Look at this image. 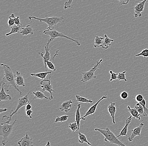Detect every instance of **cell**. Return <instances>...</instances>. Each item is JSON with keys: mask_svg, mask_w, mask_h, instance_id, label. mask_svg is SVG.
<instances>
[{"mask_svg": "<svg viewBox=\"0 0 148 146\" xmlns=\"http://www.w3.org/2000/svg\"><path fill=\"white\" fill-rule=\"evenodd\" d=\"M1 66L4 70V76L3 80L0 82V85L4 84V89L6 92H9V87H13L16 91L20 93L21 95L23 94L22 92L19 90L16 83V77L12 70L9 66L5 64H1Z\"/></svg>", "mask_w": 148, "mask_h": 146, "instance_id": "obj_1", "label": "cell"}, {"mask_svg": "<svg viewBox=\"0 0 148 146\" xmlns=\"http://www.w3.org/2000/svg\"><path fill=\"white\" fill-rule=\"evenodd\" d=\"M17 120V119H15L13 123L11 124L8 120L0 124V136L3 137L2 143L3 146H5L9 142V136L13 131L15 124Z\"/></svg>", "mask_w": 148, "mask_h": 146, "instance_id": "obj_2", "label": "cell"}, {"mask_svg": "<svg viewBox=\"0 0 148 146\" xmlns=\"http://www.w3.org/2000/svg\"><path fill=\"white\" fill-rule=\"evenodd\" d=\"M28 18L29 19L31 22H32V19H34L38 20L40 22H44V23H46L49 26L47 29L54 28L56 26V25L58 23H61V22H64V18L63 17H57L53 16L52 17H49L47 15H46V17L45 18H38V17L32 16H29Z\"/></svg>", "mask_w": 148, "mask_h": 146, "instance_id": "obj_3", "label": "cell"}, {"mask_svg": "<svg viewBox=\"0 0 148 146\" xmlns=\"http://www.w3.org/2000/svg\"><path fill=\"white\" fill-rule=\"evenodd\" d=\"M95 131L99 132L104 136L105 137L104 141L105 142H109L111 144H115L118 146H127L123 143L120 141L118 139V138L115 136L114 134L111 131L109 128H106L104 130L96 128Z\"/></svg>", "mask_w": 148, "mask_h": 146, "instance_id": "obj_4", "label": "cell"}, {"mask_svg": "<svg viewBox=\"0 0 148 146\" xmlns=\"http://www.w3.org/2000/svg\"><path fill=\"white\" fill-rule=\"evenodd\" d=\"M43 33L46 34V35L50 36V39L51 41L54 40L56 38L61 37V38H64L73 41L77 44V46H79L81 45V43L78 40L74 39L73 38L68 37L66 35H64L62 33L58 32L54 28L46 30L43 31Z\"/></svg>", "mask_w": 148, "mask_h": 146, "instance_id": "obj_5", "label": "cell"}, {"mask_svg": "<svg viewBox=\"0 0 148 146\" xmlns=\"http://www.w3.org/2000/svg\"><path fill=\"white\" fill-rule=\"evenodd\" d=\"M102 61L103 59H101L99 61L97 62V64L90 70L87 72H82L83 77L81 80V82H86L92 80L93 79H96L97 78V76L95 75V72L97 69L100 68V64Z\"/></svg>", "mask_w": 148, "mask_h": 146, "instance_id": "obj_6", "label": "cell"}, {"mask_svg": "<svg viewBox=\"0 0 148 146\" xmlns=\"http://www.w3.org/2000/svg\"><path fill=\"white\" fill-rule=\"evenodd\" d=\"M30 93V92H29L25 95L20 98L18 99V104H17L16 109L14 111H13V110H12L11 112H10L9 117H7L8 120L10 122H11L12 121V117L13 115H14V114H17L18 110L21 108L23 107L24 106H26L27 104L29 103V95Z\"/></svg>", "mask_w": 148, "mask_h": 146, "instance_id": "obj_7", "label": "cell"}, {"mask_svg": "<svg viewBox=\"0 0 148 146\" xmlns=\"http://www.w3.org/2000/svg\"><path fill=\"white\" fill-rule=\"evenodd\" d=\"M51 74H50V77L49 80H42L40 82V85L41 87L42 88V92L47 91L49 92L50 93L51 96L49 98V100H52L53 99V93L55 92L54 90L53 89L52 85L51 84L50 79L51 78Z\"/></svg>", "mask_w": 148, "mask_h": 146, "instance_id": "obj_8", "label": "cell"}, {"mask_svg": "<svg viewBox=\"0 0 148 146\" xmlns=\"http://www.w3.org/2000/svg\"><path fill=\"white\" fill-rule=\"evenodd\" d=\"M147 1L143 0L136 5L134 7V16L136 18L142 16V12L144 10L146 2Z\"/></svg>", "mask_w": 148, "mask_h": 146, "instance_id": "obj_9", "label": "cell"}, {"mask_svg": "<svg viewBox=\"0 0 148 146\" xmlns=\"http://www.w3.org/2000/svg\"><path fill=\"white\" fill-rule=\"evenodd\" d=\"M51 41L50 39L48 40V43L46 44L45 45V50H46V53L44 55H43V53H39L38 54L41 56L43 58V63L45 65V68L46 70L47 69V65H46V61H50V44L51 43Z\"/></svg>", "mask_w": 148, "mask_h": 146, "instance_id": "obj_10", "label": "cell"}, {"mask_svg": "<svg viewBox=\"0 0 148 146\" xmlns=\"http://www.w3.org/2000/svg\"><path fill=\"white\" fill-rule=\"evenodd\" d=\"M107 97H108L106 96V95L102 97L101 98L98 100L96 104H94V105H92V107H91L88 110V111H87L86 113V114L84 115V116H83V117H81V120H86V119L87 117L88 116H89V115H92V114H94V113L96 112L97 106L99 105V103L101 100H103L104 99L107 98Z\"/></svg>", "mask_w": 148, "mask_h": 146, "instance_id": "obj_11", "label": "cell"}, {"mask_svg": "<svg viewBox=\"0 0 148 146\" xmlns=\"http://www.w3.org/2000/svg\"><path fill=\"white\" fill-rule=\"evenodd\" d=\"M18 144L19 146H33L34 142L27 133L25 136L18 142Z\"/></svg>", "mask_w": 148, "mask_h": 146, "instance_id": "obj_12", "label": "cell"}, {"mask_svg": "<svg viewBox=\"0 0 148 146\" xmlns=\"http://www.w3.org/2000/svg\"><path fill=\"white\" fill-rule=\"evenodd\" d=\"M144 126V124L141 123L140 124L139 126L135 128L133 130H132V134L131 136L128 137V140L130 142H132L136 136H140V133L142 131V128Z\"/></svg>", "mask_w": 148, "mask_h": 146, "instance_id": "obj_13", "label": "cell"}, {"mask_svg": "<svg viewBox=\"0 0 148 146\" xmlns=\"http://www.w3.org/2000/svg\"><path fill=\"white\" fill-rule=\"evenodd\" d=\"M73 102L72 100H68L64 102L61 105L60 109L61 111H64L67 113L70 111V108L72 107Z\"/></svg>", "mask_w": 148, "mask_h": 146, "instance_id": "obj_14", "label": "cell"}, {"mask_svg": "<svg viewBox=\"0 0 148 146\" xmlns=\"http://www.w3.org/2000/svg\"><path fill=\"white\" fill-rule=\"evenodd\" d=\"M116 104L114 102H110V104L108 107V111L110 114L111 117L112 119L113 123L114 124L116 123L115 121V114L116 112V107H115Z\"/></svg>", "mask_w": 148, "mask_h": 146, "instance_id": "obj_15", "label": "cell"}, {"mask_svg": "<svg viewBox=\"0 0 148 146\" xmlns=\"http://www.w3.org/2000/svg\"><path fill=\"white\" fill-rule=\"evenodd\" d=\"M16 76L15 79L16 85L18 86V87L19 86L25 87V80H24L23 74L19 71H16Z\"/></svg>", "mask_w": 148, "mask_h": 146, "instance_id": "obj_16", "label": "cell"}, {"mask_svg": "<svg viewBox=\"0 0 148 146\" xmlns=\"http://www.w3.org/2000/svg\"><path fill=\"white\" fill-rule=\"evenodd\" d=\"M132 117H133L132 116H130L126 120L125 125L124 128L122 129V131H121L119 135L116 136L117 138L120 137L121 136H127L128 126H129V124L131 122V121H132Z\"/></svg>", "mask_w": 148, "mask_h": 146, "instance_id": "obj_17", "label": "cell"}, {"mask_svg": "<svg viewBox=\"0 0 148 146\" xmlns=\"http://www.w3.org/2000/svg\"><path fill=\"white\" fill-rule=\"evenodd\" d=\"M20 33L23 36H27L29 34L33 35L34 33V28L30 25H28L26 27L22 28Z\"/></svg>", "mask_w": 148, "mask_h": 146, "instance_id": "obj_18", "label": "cell"}, {"mask_svg": "<svg viewBox=\"0 0 148 146\" xmlns=\"http://www.w3.org/2000/svg\"><path fill=\"white\" fill-rule=\"evenodd\" d=\"M1 90L0 92V101H7V100H11L12 97L9 94H7L5 93V91L4 89V84H2Z\"/></svg>", "mask_w": 148, "mask_h": 146, "instance_id": "obj_19", "label": "cell"}, {"mask_svg": "<svg viewBox=\"0 0 148 146\" xmlns=\"http://www.w3.org/2000/svg\"><path fill=\"white\" fill-rule=\"evenodd\" d=\"M104 36L105 39L101 47L103 49L106 50L109 48V46H111V43L114 42V40L109 38L106 34H105Z\"/></svg>", "mask_w": 148, "mask_h": 146, "instance_id": "obj_20", "label": "cell"}, {"mask_svg": "<svg viewBox=\"0 0 148 146\" xmlns=\"http://www.w3.org/2000/svg\"><path fill=\"white\" fill-rule=\"evenodd\" d=\"M127 108L130 113L131 114V116L133 117L134 119H137L138 120H141L140 115L136 109H131L129 106H127Z\"/></svg>", "mask_w": 148, "mask_h": 146, "instance_id": "obj_21", "label": "cell"}, {"mask_svg": "<svg viewBox=\"0 0 148 146\" xmlns=\"http://www.w3.org/2000/svg\"><path fill=\"white\" fill-rule=\"evenodd\" d=\"M22 26H17L16 25H14L12 27H11L12 29H11V31H10V32L6 34L5 36L6 37H9L10 35L14 34V33H20L22 28Z\"/></svg>", "mask_w": 148, "mask_h": 146, "instance_id": "obj_22", "label": "cell"}, {"mask_svg": "<svg viewBox=\"0 0 148 146\" xmlns=\"http://www.w3.org/2000/svg\"><path fill=\"white\" fill-rule=\"evenodd\" d=\"M51 71H49L40 72V73H32L30 74V75L33 76V77H37L42 79V80H45V79H46L47 75L49 74H51Z\"/></svg>", "mask_w": 148, "mask_h": 146, "instance_id": "obj_23", "label": "cell"}, {"mask_svg": "<svg viewBox=\"0 0 148 146\" xmlns=\"http://www.w3.org/2000/svg\"><path fill=\"white\" fill-rule=\"evenodd\" d=\"M104 39L105 38L104 37L96 36L95 42H94V47L97 48V47H102L104 42Z\"/></svg>", "mask_w": 148, "mask_h": 146, "instance_id": "obj_24", "label": "cell"}, {"mask_svg": "<svg viewBox=\"0 0 148 146\" xmlns=\"http://www.w3.org/2000/svg\"><path fill=\"white\" fill-rule=\"evenodd\" d=\"M37 91L33 92V94L35 95V98L32 99V100H34L35 99H42L43 98H45L46 99H49V98L47 97L46 95H45L44 93H42V92L39 91H38L37 89Z\"/></svg>", "mask_w": 148, "mask_h": 146, "instance_id": "obj_25", "label": "cell"}, {"mask_svg": "<svg viewBox=\"0 0 148 146\" xmlns=\"http://www.w3.org/2000/svg\"><path fill=\"white\" fill-rule=\"evenodd\" d=\"M79 135V142L80 144H83L84 142H86L90 146H92V145L91 143H90L88 141L87 139L86 136L84 134H82L80 132L78 133Z\"/></svg>", "mask_w": 148, "mask_h": 146, "instance_id": "obj_26", "label": "cell"}, {"mask_svg": "<svg viewBox=\"0 0 148 146\" xmlns=\"http://www.w3.org/2000/svg\"><path fill=\"white\" fill-rule=\"evenodd\" d=\"M81 104H79L77 105V109L76 111L75 114V121L77 123V125L79 128L80 125V120H81V117H80V108H81Z\"/></svg>", "mask_w": 148, "mask_h": 146, "instance_id": "obj_27", "label": "cell"}, {"mask_svg": "<svg viewBox=\"0 0 148 146\" xmlns=\"http://www.w3.org/2000/svg\"><path fill=\"white\" fill-rule=\"evenodd\" d=\"M76 101L78 102H83V103H92L93 101L91 99H88L87 98L79 96L78 95H76Z\"/></svg>", "mask_w": 148, "mask_h": 146, "instance_id": "obj_28", "label": "cell"}, {"mask_svg": "<svg viewBox=\"0 0 148 146\" xmlns=\"http://www.w3.org/2000/svg\"><path fill=\"white\" fill-rule=\"evenodd\" d=\"M69 116L67 115H63V116H57L56 119L54 123H56L59 122H63L66 121L68 120Z\"/></svg>", "mask_w": 148, "mask_h": 146, "instance_id": "obj_29", "label": "cell"}, {"mask_svg": "<svg viewBox=\"0 0 148 146\" xmlns=\"http://www.w3.org/2000/svg\"><path fill=\"white\" fill-rule=\"evenodd\" d=\"M69 127L73 132L77 131L79 130V128L78 125L76 121L73 123H69Z\"/></svg>", "mask_w": 148, "mask_h": 146, "instance_id": "obj_30", "label": "cell"}, {"mask_svg": "<svg viewBox=\"0 0 148 146\" xmlns=\"http://www.w3.org/2000/svg\"><path fill=\"white\" fill-rule=\"evenodd\" d=\"M140 104L143 106V109H144V113L143 114L144 117L148 116V109L146 107V101L145 99H143L142 101L140 102Z\"/></svg>", "mask_w": 148, "mask_h": 146, "instance_id": "obj_31", "label": "cell"}, {"mask_svg": "<svg viewBox=\"0 0 148 146\" xmlns=\"http://www.w3.org/2000/svg\"><path fill=\"white\" fill-rule=\"evenodd\" d=\"M126 74V71H124L122 73H118L117 80L120 81L124 80L125 82L127 81V80L125 77Z\"/></svg>", "mask_w": 148, "mask_h": 146, "instance_id": "obj_32", "label": "cell"}, {"mask_svg": "<svg viewBox=\"0 0 148 146\" xmlns=\"http://www.w3.org/2000/svg\"><path fill=\"white\" fill-rule=\"evenodd\" d=\"M135 108L136 109L140 115H141V114H143H143H144V111L143 106L140 104L139 103L136 104V106H135Z\"/></svg>", "mask_w": 148, "mask_h": 146, "instance_id": "obj_33", "label": "cell"}, {"mask_svg": "<svg viewBox=\"0 0 148 146\" xmlns=\"http://www.w3.org/2000/svg\"><path fill=\"white\" fill-rule=\"evenodd\" d=\"M136 57L142 56L143 57L147 58L148 57V49H144L142 50L140 53L135 55Z\"/></svg>", "mask_w": 148, "mask_h": 146, "instance_id": "obj_34", "label": "cell"}, {"mask_svg": "<svg viewBox=\"0 0 148 146\" xmlns=\"http://www.w3.org/2000/svg\"><path fill=\"white\" fill-rule=\"evenodd\" d=\"M10 17L13 19L15 25H17V26H22L21 22H20V17L19 16H17V17H16L14 14H12Z\"/></svg>", "mask_w": 148, "mask_h": 146, "instance_id": "obj_35", "label": "cell"}, {"mask_svg": "<svg viewBox=\"0 0 148 146\" xmlns=\"http://www.w3.org/2000/svg\"><path fill=\"white\" fill-rule=\"evenodd\" d=\"M46 65L49 69L54 71H56V69L55 68V66L53 64V62H51L50 61H46Z\"/></svg>", "mask_w": 148, "mask_h": 146, "instance_id": "obj_36", "label": "cell"}, {"mask_svg": "<svg viewBox=\"0 0 148 146\" xmlns=\"http://www.w3.org/2000/svg\"><path fill=\"white\" fill-rule=\"evenodd\" d=\"M73 1V0H67L66 1L65 3L64 9H66L68 8H72V9H75V8L71 6Z\"/></svg>", "mask_w": 148, "mask_h": 146, "instance_id": "obj_37", "label": "cell"}, {"mask_svg": "<svg viewBox=\"0 0 148 146\" xmlns=\"http://www.w3.org/2000/svg\"><path fill=\"white\" fill-rule=\"evenodd\" d=\"M110 73L111 75V79L110 80V81L112 82L114 80H116L117 79V76H118V73H114L112 71H110Z\"/></svg>", "mask_w": 148, "mask_h": 146, "instance_id": "obj_38", "label": "cell"}, {"mask_svg": "<svg viewBox=\"0 0 148 146\" xmlns=\"http://www.w3.org/2000/svg\"><path fill=\"white\" fill-rule=\"evenodd\" d=\"M120 98L123 99H126L128 98V94L127 92L123 91L121 93L120 95Z\"/></svg>", "mask_w": 148, "mask_h": 146, "instance_id": "obj_39", "label": "cell"}, {"mask_svg": "<svg viewBox=\"0 0 148 146\" xmlns=\"http://www.w3.org/2000/svg\"><path fill=\"white\" fill-rule=\"evenodd\" d=\"M144 99L143 95L141 94H138L136 96V101L138 102V103L142 101Z\"/></svg>", "mask_w": 148, "mask_h": 146, "instance_id": "obj_40", "label": "cell"}, {"mask_svg": "<svg viewBox=\"0 0 148 146\" xmlns=\"http://www.w3.org/2000/svg\"><path fill=\"white\" fill-rule=\"evenodd\" d=\"M8 24H9V26L10 28L12 27L14 25H15L13 19L9 17V20L8 22Z\"/></svg>", "mask_w": 148, "mask_h": 146, "instance_id": "obj_41", "label": "cell"}, {"mask_svg": "<svg viewBox=\"0 0 148 146\" xmlns=\"http://www.w3.org/2000/svg\"><path fill=\"white\" fill-rule=\"evenodd\" d=\"M117 1L119 2V4L120 5L127 4L130 1V0H117Z\"/></svg>", "mask_w": 148, "mask_h": 146, "instance_id": "obj_42", "label": "cell"}, {"mask_svg": "<svg viewBox=\"0 0 148 146\" xmlns=\"http://www.w3.org/2000/svg\"><path fill=\"white\" fill-rule=\"evenodd\" d=\"M33 111L32 109L26 111V115L27 117H29L30 118H32V116H31V114L33 113Z\"/></svg>", "mask_w": 148, "mask_h": 146, "instance_id": "obj_43", "label": "cell"}, {"mask_svg": "<svg viewBox=\"0 0 148 146\" xmlns=\"http://www.w3.org/2000/svg\"><path fill=\"white\" fill-rule=\"evenodd\" d=\"M31 103V102H30ZM30 103H29L26 106L25 111L29 110H30L32 109V105H31Z\"/></svg>", "mask_w": 148, "mask_h": 146, "instance_id": "obj_44", "label": "cell"}, {"mask_svg": "<svg viewBox=\"0 0 148 146\" xmlns=\"http://www.w3.org/2000/svg\"><path fill=\"white\" fill-rule=\"evenodd\" d=\"M8 109L7 108H1L0 109V114H2L3 112H5V111H8Z\"/></svg>", "mask_w": 148, "mask_h": 146, "instance_id": "obj_45", "label": "cell"}, {"mask_svg": "<svg viewBox=\"0 0 148 146\" xmlns=\"http://www.w3.org/2000/svg\"><path fill=\"white\" fill-rule=\"evenodd\" d=\"M45 146H51V143L50 141H48V142H47V144H46V145Z\"/></svg>", "mask_w": 148, "mask_h": 146, "instance_id": "obj_46", "label": "cell"}]
</instances>
